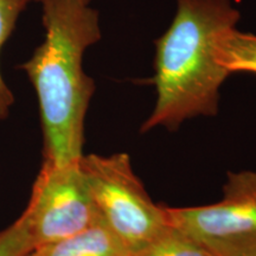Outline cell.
<instances>
[{
	"mask_svg": "<svg viewBox=\"0 0 256 256\" xmlns=\"http://www.w3.org/2000/svg\"><path fill=\"white\" fill-rule=\"evenodd\" d=\"M32 249L34 244L23 215L0 230V256H25Z\"/></svg>",
	"mask_w": 256,
	"mask_h": 256,
	"instance_id": "cell-10",
	"label": "cell"
},
{
	"mask_svg": "<svg viewBox=\"0 0 256 256\" xmlns=\"http://www.w3.org/2000/svg\"><path fill=\"white\" fill-rule=\"evenodd\" d=\"M46 40L20 68L40 104L44 162L69 165L82 159L84 121L94 80L83 72V54L101 40L98 12L80 0H38Z\"/></svg>",
	"mask_w": 256,
	"mask_h": 256,
	"instance_id": "cell-1",
	"label": "cell"
},
{
	"mask_svg": "<svg viewBox=\"0 0 256 256\" xmlns=\"http://www.w3.org/2000/svg\"><path fill=\"white\" fill-rule=\"evenodd\" d=\"M80 2H84V4L89 5V4H90V2H92V0H80Z\"/></svg>",
	"mask_w": 256,
	"mask_h": 256,
	"instance_id": "cell-12",
	"label": "cell"
},
{
	"mask_svg": "<svg viewBox=\"0 0 256 256\" xmlns=\"http://www.w3.org/2000/svg\"><path fill=\"white\" fill-rule=\"evenodd\" d=\"M22 215L34 249L72 235L100 218L81 160L63 166L43 162Z\"/></svg>",
	"mask_w": 256,
	"mask_h": 256,
	"instance_id": "cell-4",
	"label": "cell"
},
{
	"mask_svg": "<svg viewBox=\"0 0 256 256\" xmlns=\"http://www.w3.org/2000/svg\"><path fill=\"white\" fill-rule=\"evenodd\" d=\"M25 256H130V252L98 218L87 228L32 249Z\"/></svg>",
	"mask_w": 256,
	"mask_h": 256,
	"instance_id": "cell-6",
	"label": "cell"
},
{
	"mask_svg": "<svg viewBox=\"0 0 256 256\" xmlns=\"http://www.w3.org/2000/svg\"><path fill=\"white\" fill-rule=\"evenodd\" d=\"M130 256H216L209 248L171 226L164 235Z\"/></svg>",
	"mask_w": 256,
	"mask_h": 256,
	"instance_id": "cell-8",
	"label": "cell"
},
{
	"mask_svg": "<svg viewBox=\"0 0 256 256\" xmlns=\"http://www.w3.org/2000/svg\"><path fill=\"white\" fill-rule=\"evenodd\" d=\"M216 55L217 62L229 74H256V34L232 28L220 37Z\"/></svg>",
	"mask_w": 256,
	"mask_h": 256,
	"instance_id": "cell-7",
	"label": "cell"
},
{
	"mask_svg": "<svg viewBox=\"0 0 256 256\" xmlns=\"http://www.w3.org/2000/svg\"><path fill=\"white\" fill-rule=\"evenodd\" d=\"M166 214L170 226L210 250L256 236V171L229 172L217 203L166 208Z\"/></svg>",
	"mask_w": 256,
	"mask_h": 256,
	"instance_id": "cell-5",
	"label": "cell"
},
{
	"mask_svg": "<svg viewBox=\"0 0 256 256\" xmlns=\"http://www.w3.org/2000/svg\"><path fill=\"white\" fill-rule=\"evenodd\" d=\"M240 17L230 0H177L174 22L154 42L156 101L142 133L176 130L192 118L217 114L220 86L230 75L217 62V44Z\"/></svg>",
	"mask_w": 256,
	"mask_h": 256,
	"instance_id": "cell-2",
	"label": "cell"
},
{
	"mask_svg": "<svg viewBox=\"0 0 256 256\" xmlns=\"http://www.w3.org/2000/svg\"><path fill=\"white\" fill-rule=\"evenodd\" d=\"M211 252L216 256H256V236L220 246Z\"/></svg>",
	"mask_w": 256,
	"mask_h": 256,
	"instance_id": "cell-11",
	"label": "cell"
},
{
	"mask_svg": "<svg viewBox=\"0 0 256 256\" xmlns=\"http://www.w3.org/2000/svg\"><path fill=\"white\" fill-rule=\"evenodd\" d=\"M31 2L34 0H0V52L5 42L11 36L19 16ZM14 104V96L0 70V120L8 118Z\"/></svg>",
	"mask_w": 256,
	"mask_h": 256,
	"instance_id": "cell-9",
	"label": "cell"
},
{
	"mask_svg": "<svg viewBox=\"0 0 256 256\" xmlns=\"http://www.w3.org/2000/svg\"><path fill=\"white\" fill-rule=\"evenodd\" d=\"M81 168L98 216L130 255L171 228L166 208L152 200L127 153L83 156Z\"/></svg>",
	"mask_w": 256,
	"mask_h": 256,
	"instance_id": "cell-3",
	"label": "cell"
}]
</instances>
